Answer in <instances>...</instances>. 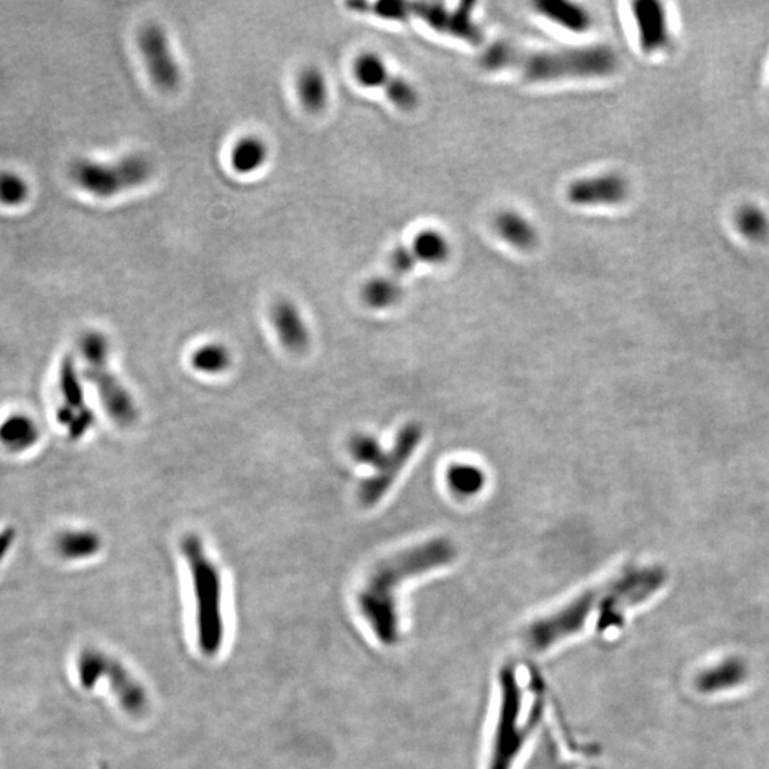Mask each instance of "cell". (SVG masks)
<instances>
[{"instance_id":"11","label":"cell","mask_w":769,"mask_h":769,"mask_svg":"<svg viewBox=\"0 0 769 769\" xmlns=\"http://www.w3.org/2000/svg\"><path fill=\"white\" fill-rule=\"evenodd\" d=\"M140 52L153 83L163 92H174L181 83V69L170 47L163 27L146 24L137 36Z\"/></svg>"},{"instance_id":"5","label":"cell","mask_w":769,"mask_h":769,"mask_svg":"<svg viewBox=\"0 0 769 769\" xmlns=\"http://www.w3.org/2000/svg\"><path fill=\"white\" fill-rule=\"evenodd\" d=\"M76 670L84 690H93L100 680L109 681L114 700L129 715L141 716L149 710V694L143 684L114 657L96 648H84L77 657Z\"/></svg>"},{"instance_id":"18","label":"cell","mask_w":769,"mask_h":769,"mask_svg":"<svg viewBox=\"0 0 769 769\" xmlns=\"http://www.w3.org/2000/svg\"><path fill=\"white\" fill-rule=\"evenodd\" d=\"M54 548L64 560H87L99 553L102 539L89 529H69L57 534Z\"/></svg>"},{"instance_id":"8","label":"cell","mask_w":769,"mask_h":769,"mask_svg":"<svg viewBox=\"0 0 769 769\" xmlns=\"http://www.w3.org/2000/svg\"><path fill=\"white\" fill-rule=\"evenodd\" d=\"M422 438L423 431L421 424H404L396 434L394 446L389 451H384L374 474L359 486V501L362 504L374 506L388 493L392 484L411 461L412 454L418 449Z\"/></svg>"},{"instance_id":"15","label":"cell","mask_w":769,"mask_h":769,"mask_svg":"<svg viewBox=\"0 0 769 769\" xmlns=\"http://www.w3.org/2000/svg\"><path fill=\"white\" fill-rule=\"evenodd\" d=\"M39 423L24 412L10 414L0 423V444L10 453H24L39 443Z\"/></svg>"},{"instance_id":"26","label":"cell","mask_w":769,"mask_h":769,"mask_svg":"<svg viewBox=\"0 0 769 769\" xmlns=\"http://www.w3.org/2000/svg\"><path fill=\"white\" fill-rule=\"evenodd\" d=\"M735 226L750 241H761L769 234V219L763 209L755 206H745L736 212Z\"/></svg>"},{"instance_id":"22","label":"cell","mask_w":769,"mask_h":769,"mask_svg":"<svg viewBox=\"0 0 769 769\" xmlns=\"http://www.w3.org/2000/svg\"><path fill=\"white\" fill-rule=\"evenodd\" d=\"M414 258L424 264H441L451 254V246L446 237L436 229H423L412 239L411 246Z\"/></svg>"},{"instance_id":"12","label":"cell","mask_w":769,"mask_h":769,"mask_svg":"<svg viewBox=\"0 0 769 769\" xmlns=\"http://www.w3.org/2000/svg\"><path fill=\"white\" fill-rule=\"evenodd\" d=\"M627 197L628 183L617 173L583 177L568 187V200L577 207L614 206Z\"/></svg>"},{"instance_id":"13","label":"cell","mask_w":769,"mask_h":769,"mask_svg":"<svg viewBox=\"0 0 769 769\" xmlns=\"http://www.w3.org/2000/svg\"><path fill=\"white\" fill-rule=\"evenodd\" d=\"M633 15L644 52L654 54L668 44L670 32L663 5L651 0H641L633 5Z\"/></svg>"},{"instance_id":"10","label":"cell","mask_w":769,"mask_h":769,"mask_svg":"<svg viewBox=\"0 0 769 769\" xmlns=\"http://www.w3.org/2000/svg\"><path fill=\"white\" fill-rule=\"evenodd\" d=\"M408 16L418 17L438 34L458 37L468 44H479L483 39L481 26L473 19V2H462L448 9L434 2H406Z\"/></svg>"},{"instance_id":"25","label":"cell","mask_w":769,"mask_h":769,"mask_svg":"<svg viewBox=\"0 0 769 769\" xmlns=\"http://www.w3.org/2000/svg\"><path fill=\"white\" fill-rule=\"evenodd\" d=\"M449 488L459 496H473L484 486L483 472L473 464L458 463L449 468L446 473Z\"/></svg>"},{"instance_id":"7","label":"cell","mask_w":769,"mask_h":769,"mask_svg":"<svg viewBox=\"0 0 769 769\" xmlns=\"http://www.w3.org/2000/svg\"><path fill=\"white\" fill-rule=\"evenodd\" d=\"M153 173V163L143 154H129L109 164L82 159L70 169L74 183L99 199L143 186Z\"/></svg>"},{"instance_id":"6","label":"cell","mask_w":769,"mask_h":769,"mask_svg":"<svg viewBox=\"0 0 769 769\" xmlns=\"http://www.w3.org/2000/svg\"><path fill=\"white\" fill-rule=\"evenodd\" d=\"M80 355L84 364V379L93 384L110 418L120 426H129L137 416L136 404L107 365L109 342L100 332H87L80 339Z\"/></svg>"},{"instance_id":"20","label":"cell","mask_w":769,"mask_h":769,"mask_svg":"<svg viewBox=\"0 0 769 769\" xmlns=\"http://www.w3.org/2000/svg\"><path fill=\"white\" fill-rule=\"evenodd\" d=\"M299 102L309 113H319L328 104L329 90L326 74L316 66H307L297 79Z\"/></svg>"},{"instance_id":"29","label":"cell","mask_w":769,"mask_h":769,"mask_svg":"<svg viewBox=\"0 0 769 769\" xmlns=\"http://www.w3.org/2000/svg\"><path fill=\"white\" fill-rule=\"evenodd\" d=\"M29 194V186L19 174L0 173V202L6 206H19Z\"/></svg>"},{"instance_id":"27","label":"cell","mask_w":769,"mask_h":769,"mask_svg":"<svg viewBox=\"0 0 769 769\" xmlns=\"http://www.w3.org/2000/svg\"><path fill=\"white\" fill-rule=\"evenodd\" d=\"M384 90L386 97L391 100V103L398 109L404 110V112L414 110V107L418 106V92L412 86L411 82H408L404 77L392 74L389 77L388 83L384 84Z\"/></svg>"},{"instance_id":"30","label":"cell","mask_w":769,"mask_h":769,"mask_svg":"<svg viewBox=\"0 0 769 769\" xmlns=\"http://www.w3.org/2000/svg\"><path fill=\"white\" fill-rule=\"evenodd\" d=\"M349 449H351L352 458L355 459L356 462L372 464L374 468L379 463L384 453L379 442L369 434H356L355 438L352 439L351 448Z\"/></svg>"},{"instance_id":"32","label":"cell","mask_w":769,"mask_h":769,"mask_svg":"<svg viewBox=\"0 0 769 769\" xmlns=\"http://www.w3.org/2000/svg\"><path fill=\"white\" fill-rule=\"evenodd\" d=\"M15 541H16V531L14 528H5L0 531V568L14 548Z\"/></svg>"},{"instance_id":"33","label":"cell","mask_w":769,"mask_h":769,"mask_svg":"<svg viewBox=\"0 0 769 769\" xmlns=\"http://www.w3.org/2000/svg\"><path fill=\"white\" fill-rule=\"evenodd\" d=\"M100 769H107V768H106V766H102V768H100Z\"/></svg>"},{"instance_id":"23","label":"cell","mask_w":769,"mask_h":769,"mask_svg":"<svg viewBox=\"0 0 769 769\" xmlns=\"http://www.w3.org/2000/svg\"><path fill=\"white\" fill-rule=\"evenodd\" d=\"M352 70H354L356 82L366 89H384V84L388 83L389 77L392 76L388 64L384 63V60L374 52L359 54L354 62Z\"/></svg>"},{"instance_id":"4","label":"cell","mask_w":769,"mask_h":769,"mask_svg":"<svg viewBox=\"0 0 769 769\" xmlns=\"http://www.w3.org/2000/svg\"><path fill=\"white\" fill-rule=\"evenodd\" d=\"M501 708L492 748L491 769H511L538 720L540 694L531 674L506 667L501 671Z\"/></svg>"},{"instance_id":"28","label":"cell","mask_w":769,"mask_h":769,"mask_svg":"<svg viewBox=\"0 0 769 769\" xmlns=\"http://www.w3.org/2000/svg\"><path fill=\"white\" fill-rule=\"evenodd\" d=\"M229 365V355L224 346L217 344L197 349L192 356V366L204 374H219Z\"/></svg>"},{"instance_id":"19","label":"cell","mask_w":769,"mask_h":769,"mask_svg":"<svg viewBox=\"0 0 769 769\" xmlns=\"http://www.w3.org/2000/svg\"><path fill=\"white\" fill-rule=\"evenodd\" d=\"M539 14L564 29L583 34L591 27L590 14L580 5L566 0H540L534 4Z\"/></svg>"},{"instance_id":"1","label":"cell","mask_w":769,"mask_h":769,"mask_svg":"<svg viewBox=\"0 0 769 769\" xmlns=\"http://www.w3.org/2000/svg\"><path fill=\"white\" fill-rule=\"evenodd\" d=\"M456 558L449 539L436 538L414 544L379 561L356 593V607L372 636L384 646L399 640V593L414 577L448 566Z\"/></svg>"},{"instance_id":"9","label":"cell","mask_w":769,"mask_h":769,"mask_svg":"<svg viewBox=\"0 0 769 769\" xmlns=\"http://www.w3.org/2000/svg\"><path fill=\"white\" fill-rule=\"evenodd\" d=\"M59 406L56 419L66 429L70 438H83L94 423V414L87 406L83 386L80 381L76 362L72 358L62 361L59 369Z\"/></svg>"},{"instance_id":"17","label":"cell","mask_w":769,"mask_h":769,"mask_svg":"<svg viewBox=\"0 0 769 769\" xmlns=\"http://www.w3.org/2000/svg\"><path fill=\"white\" fill-rule=\"evenodd\" d=\"M494 229L503 241L523 251L534 248L539 242L538 229L521 212L504 209L494 219Z\"/></svg>"},{"instance_id":"24","label":"cell","mask_w":769,"mask_h":769,"mask_svg":"<svg viewBox=\"0 0 769 769\" xmlns=\"http://www.w3.org/2000/svg\"><path fill=\"white\" fill-rule=\"evenodd\" d=\"M362 298L371 308H389L402 298V287L394 276L375 277L362 288Z\"/></svg>"},{"instance_id":"31","label":"cell","mask_w":769,"mask_h":769,"mask_svg":"<svg viewBox=\"0 0 769 769\" xmlns=\"http://www.w3.org/2000/svg\"><path fill=\"white\" fill-rule=\"evenodd\" d=\"M418 259L414 258L409 246H398L392 251L391 258H389V266H391L392 276L394 278L399 277L408 276L409 272L418 266Z\"/></svg>"},{"instance_id":"21","label":"cell","mask_w":769,"mask_h":769,"mask_svg":"<svg viewBox=\"0 0 769 769\" xmlns=\"http://www.w3.org/2000/svg\"><path fill=\"white\" fill-rule=\"evenodd\" d=\"M268 146L258 136H246L239 139L231 150L232 169L238 174L256 173L268 159Z\"/></svg>"},{"instance_id":"14","label":"cell","mask_w":769,"mask_h":769,"mask_svg":"<svg viewBox=\"0 0 769 769\" xmlns=\"http://www.w3.org/2000/svg\"><path fill=\"white\" fill-rule=\"evenodd\" d=\"M271 319L282 346L292 352L306 351L309 344V332L294 302L287 299L277 302L272 307Z\"/></svg>"},{"instance_id":"2","label":"cell","mask_w":769,"mask_h":769,"mask_svg":"<svg viewBox=\"0 0 769 769\" xmlns=\"http://www.w3.org/2000/svg\"><path fill=\"white\" fill-rule=\"evenodd\" d=\"M481 66L489 72H518L531 82H551L610 76L618 60L613 49L604 44L534 50L511 42H496L482 54Z\"/></svg>"},{"instance_id":"16","label":"cell","mask_w":769,"mask_h":769,"mask_svg":"<svg viewBox=\"0 0 769 769\" xmlns=\"http://www.w3.org/2000/svg\"><path fill=\"white\" fill-rule=\"evenodd\" d=\"M746 676V664L741 658L730 657L720 664L701 671L696 677V686L704 694L720 693L741 686Z\"/></svg>"},{"instance_id":"3","label":"cell","mask_w":769,"mask_h":769,"mask_svg":"<svg viewBox=\"0 0 769 769\" xmlns=\"http://www.w3.org/2000/svg\"><path fill=\"white\" fill-rule=\"evenodd\" d=\"M183 553L191 577L194 641L201 656L214 658L224 650L229 634L221 571L196 536L184 539Z\"/></svg>"}]
</instances>
